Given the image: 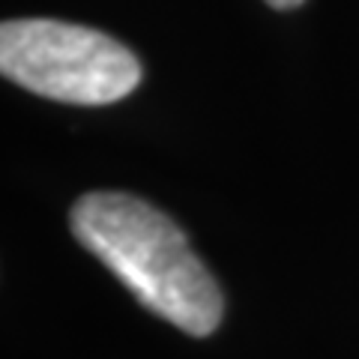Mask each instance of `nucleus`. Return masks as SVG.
<instances>
[{
  "label": "nucleus",
  "mask_w": 359,
  "mask_h": 359,
  "mask_svg": "<svg viewBox=\"0 0 359 359\" xmlns=\"http://www.w3.org/2000/svg\"><path fill=\"white\" fill-rule=\"evenodd\" d=\"M69 224L156 318L198 339L219 327L224 302L216 278L162 210L126 192H90L72 204Z\"/></svg>",
  "instance_id": "f257e3e1"
},
{
  "label": "nucleus",
  "mask_w": 359,
  "mask_h": 359,
  "mask_svg": "<svg viewBox=\"0 0 359 359\" xmlns=\"http://www.w3.org/2000/svg\"><path fill=\"white\" fill-rule=\"evenodd\" d=\"M0 72L30 93L69 105H111L141 84V63L123 42L54 18L4 21Z\"/></svg>",
  "instance_id": "f03ea898"
},
{
  "label": "nucleus",
  "mask_w": 359,
  "mask_h": 359,
  "mask_svg": "<svg viewBox=\"0 0 359 359\" xmlns=\"http://www.w3.org/2000/svg\"><path fill=\"white\" fill-rule=\"evenodd\" d=\"M266 4L273 6V9H294V6L302 4V0H266Z\"/></svg>",
  "instance_id": "7ed1b4c3"
}]
</instances>
